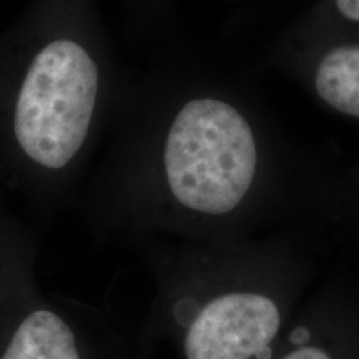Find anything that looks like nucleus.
Masks as SVG:
<instances>
[{"label": "nucleus", "instance_id": "obj_1", "mask_svg": "<svg viewBox=\"0 0 359 359\" xmlns=\"http://www.w3.org/2000/svg\"><path fill=\"white\" fill-rule=\"evenodd\" d=\"M330 168L250 74L196 48L160 47L125 85L85 201L143 230L243 240L316 215Z\"/></svg>", "mask_w": 359, "mask_h": 359}, {"label": "nucleus", "instance_id": "obj_2", "mask_svg": "<svg viewBox=\"0 0 359 359\" xmlns=\"http://www.w3.org/2000/svg\"><path fill=\"white\" fill-rule=\"evenodd\" d=\"M40 8L0 34V191L58 201L83 185L132 74L87 13Z\"/></svg>", "mask_w": 359, "mask_h": 359}, {"label": "nucleus", "instance_id": "obj_3", "mask_svg": "<svg viewBox=\"0 0 359 359\" xmlns=\"http://www.w3.org/2000/svg\"><path fill=\"white\" fill-rule=\"evenodd\" d=\"M0 359H80V353L69 323L37 308L19 323Z\"/></svg>", "mask_w": 359, "mask_h": 359}, {"label": "nucleus", "instance_id": "obj_4", "mask_svg": "<svg viewBox=\"0 0 359 359\" xmlns=\"http://www.w3.org/2000/svg\"><path fill=\"white\" fill-rule=\"evenodd\" d=\"M331 19L316 20L314 24L359 29V0H331Z\"/></svg>", "mask_w": 359, "mask_h": 359}, {"label": "nucleus", "instance_id": "obj_5", "mask_svg": "<svg viewBox=\"0 0 359 359\" xmlns=\"http://www.w3.org/2000/svg\"><path fill=\"white\" fill-rule=\"evenodd\" d=\"M281 359H333L331 354L320 346H299L285 354Z\"/></svg>", "mask_w": 359, "mask_h": 359}]
</instances>
